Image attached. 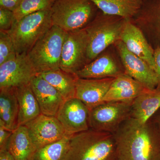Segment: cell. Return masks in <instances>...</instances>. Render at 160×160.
<instances>
[{
    "label": "cell",
    "mask_w": 160,
    "mask_h": 160,
    "mask_svg": "<svg viewBox=\"0 0 160 160\" xmlns=\"http://www.w3.org/2000/svg\"><path fill=\"white\" fill-rule=\"evenodd\" d=\"M113 135L118 160H160V133L152 120L130 117Z\"/></svg>",
    "instance_id": "1"
},
{
    "label": "cell",
    "mask_w": 160,
    "mask_h": 160,
    "mask_svg": "<svg viewBox=\"0 0 160 160\" xmlns=\"http://www.w3.org/2000/svg\"><path fill=\"white\" fill-rule=\"evenodd\" d=\"M64 160H118L113 134L89 129L72 135Z\"/></svg>",
    "instance_id": "2"
},
{
    "label": "cell",
    "mask_w": 160,
    "mask_h": 160,
    "mask_svg": "<svg viewBox=\"0 0 160 160\" xmlns=\"http://www.w3.org/2000/svg\"><path fill=\"white\" fill-rule=\"evenodd\" d=\"M127 20L101 12L85 27L88 37L87 64L97 58L110 45L121 40Z\"/></svg>",
    "instance_id": "3"
},
{
    "label": "cell",
    "mask_w": 160,
    "mask_h": 160,
    "mask_svg": "<svg viewBox=\"0 0 160 160\" xmlns=\"http://www.w3.org/2000/svg\"><path fill=\"white\" fill-rule=\"evenodd\" d=\"M51 9L37 12L16 21L7 32L18 54L27 53L53 26Z\"/></svg>",
    "instance_id": "4"
},
{
    "label": "cell",
    "mask_w": 160,
    "mask_h": 160,
    "mask_svg": "<svg viewBox=\"0 0 160 160\" xmlns=\"http://www.w3.org/2000/svg\"><path fill=\"white\" fill-rule=\"evenodd\" d=\"M67 32L53 26L27 53L38 73L60 69L63 44Z\"/></svg>",
    "instance_id": "5"
},
{
    "label": "cell",
    "mask_w": 160,
    "mask_h": 160,
    "mask_svg": "<svg viewBox=\"0 0 160 160\" xmlns=\"http://www.w3.org/2000/svg\"><path fill=\"white\" fill-rule=\"evenodd\" d=\"M96 7L88 0H56L51 9L52 25L67 32L84 29L91 22Z\"/></svg>",
    "instance_id": "6"
},
{
    "label": "cell",
    "mask_w": 160,
    "mask_h": 160,
    "mask_svg": "<svg viewBox=\"0 0 160 160\" xmlns=\"http://www.w3.org/2000/svg\"><path fill=\"white\" fill-rule=\"evenodd\" d=\"M131 106L122 102H105L93 107L89 110V128L113 134L131 117Z\"/></svg>",
    "instance_id": "7"
},
{
    "label": "cell",
    "mask_w": 160,
    "mask_h": 160,
    "mask_svg": "<svg viewBox=\"0 0 160 160\" xmlns=\"http://www.w3.org/2000/svg\"><path fill=\"white\" fill-rule=\"evenodd\" d=\"M88 37L85 28L67 32L63 44L60 69L75 74L87 64Z\"/></svg>",
    "instance_id": "8"
},
{
    "label": "cell",
    "mask_w": 160,
    "mask_h": 160,
    "mask_svg": "<svg viewBox=\"0 0 160 160\" xmlns=\"http://www.w3.org/2000/svg\"><path fill=\"white\" fill-rule=\"evenodd\" d=\"M37 75L27 53L17 54L0 65V90L15 89L28 85Z\"/></svg>",
    "instance_id": "9"
},
{
    "label": "cell",
    "mask_w": 160,
    "mask_h": 160,
    "mask_svg": "<svg viewBox=\"0 0 160 160\" xmlns=\"http://www.w3.org/2000/svg\"><path fill=\"white\" fill-rule=\"evenodd\" d=\"M115 44L124 66L125 73L141 83L146 89H157V78L147 63L129 51L121 40Z\"/></svg>",
    "instance_id": "10"
},
{
    "label": "cell",
    "mask_w": 160,
    "mask_h": 160,
    "mask_svg": "<svg viewBox=\"0 0 160 160\" xmlns=\"http://www.w3.org/2000/svg\"><path fill=\"white\" fill-rule=\"evenodd\" d=\"M89 110L82 101L76 98L66 100L61 106L56 118L69 135L90 129Z\"/></svg>",
    "instance_id": "11"
},
{
    "label": "cell",
    "mask_w": 160,
    "mask_h": 160,
    "mask_svg": "<svg viewBox=\"0 0 160 160\" xmlns=\"http://www.w3.org/2000/svg\"><path fill=\"white\" fill-rule=\"evenodd\" d=\"M25 126L38 149L61 139L67 134L57 118L42 113Z\"/></svg>",
    "instance_id": "12"
},
{
    "label": "cell",
    "mask_w": 160,
    "mask_h": 160,
    "mask_svg": "<svg viewBox=\"0 0 160 160\" xmlns=\"http://www.w3.org/2000/svg\"><path fill=\"white\" fill-rule=\"evenodd\" d=\"M131 20L155 48L160 47V0H144L139 11Z\"/></svg>",
    "instance_id": "13"
},
{
    "label": "cell",
    "mask_w": 160,
    "mask_h": 160,
    "mask_svg": "<svg viewBox=\"0 0 160 160\" xmlns=\"http://www.w3.org/2000/svg\"><path fill=\"white\" fill-rule=\"evenodd\" d=\"M121 41L129 51L144 60L153 70L154 49L142 31L131 20L126 21Z\"/></svg>",
    "instance_id": "14"
},
{
    "label": "cell",
    "mask_w": 160,
    "mask_h": 160,
    "mask_svg": "<svg viewBox=\"0 0 160 160\" xmlns=\"http://www.w3.org/2000/svg\"><path fill=\"white\" fill-rule=\"evenodd\" d=\"M30 84L39 105L41 113L56 117L66 101L62 95L39 75L35 77Z\"/></svg>",
    "instance_id": "15"
},
{
    "label": "cell",
    "mask_w": 160,
    "mask_h": 160,
    "mask_svg": "<svg viewBox=\"0 0 160 160\" xmlns=\"http://www.w3.org/2000/svg\"><path fill=\"white\" fill-rule=\"evenodd\" d=\"M115 78L88 79L78 78L76 87V98L89 108L104 103L103 99Z\"/></svg>",
    "instance_id": "16"
},
{
    "label": "cell",
    "mask_w": 160,
    "mask_h": 160,
    "mask_svg": "<svg viewBox=\"0 0 160 160\" xmlns=\"http://www.w3.org/2000/svg\"><path fill=\"white\" fill-rule=\"evenodd\" d=\"M146 89L141 83L124 72L115 78L103 102H122L132 104L135 99Z\"/></svg>",
    "instance_id": "17"
},
{
    "label": "cell",
    "mask_w": 160,
    "mask_h": 160,
    "mask_svg": "<svg viewBox=\"0 0 160 160\" xmlns=\"http://www.w3.org/2000/svg\"><path fill=\"white\" fill-rule=\"evenodd\" d=\"M109 54H100L77 72L78 78L88 79L116 78L124 73Z\"/></svg>",
    "instance_id": "18"
},
{
    "label": "cell",
    "mask_w": 160,
    "mask_h": 160,
    "mask_svg": "<svg viewBox=\"0 0 160 160\" xmlns=\"http://www.w3.org/2000/svg\"><path fill=\"white\" fill-rule=\"evenodd\" d=\"M7 149L15 160H34L38 150L25 125L13 131Z\"/></svg>",
    "instance_id": "19"
},
{
    "label": "cell",
    "mask_w": 160,
    "mask_h": 160,
    "mask_svg": "<svg viewBox=\"0 0 160 160\" xmlns=\"http://www.w3.org/2000/svg\"><path fill=\"white\" fill-rule=\"evenodd\" d=\"M160 109V90L146 89L132 104L131 118L146 122Z\"/></svg>",
    "instance_id": "20"
},
{
    "label": "cell",
    "mask_w": 160,
    "mask_h": 160,
    "mask_svg": "<svg viewBox=\"0 0 160 160\" xmlns=\"http://www.w3.org/2000/svg\"><path fill=\"white\" fill-rule=\"evenodd\" d=\"M102 12L109 15L131 20L139 12L143 0H88Z\"/></svg>",
    "instance_id": "21"
},
{
    "label": "cell",
    "mask_w": 160,
    "mask_h": 160,
    "mask_svg": "<svg viewBox=\"0 0 160 160\" xmlns=\"http://www.w3.org/2000/svg\"><path fill=\"white\" fill-rule=\"evenodd\" d=\"M18 104V125H25L41 114V109L30 84L16 89Z\"/></svg>",
    "instance_id": "22"
},
{
    "label": "cell",
    "mask_w": 160,
    "mask_h": 160,
    "mask_svg": "<svg viewBox=\"0 0 160 160\" xmlns=\"http://www.w3.org/2000/svg\"><path fill=\"white\" fill-rule=\"evenodd\" d=\"M38 74L53 86L65 100L76 98V87L78 78L76 75L66 72L61 69Z\"/></svg>",
    "instance_id": "23"
},
{
    "label": "cell",
    "mask_w": 160,
    "mask_h": 160,
    "mask_svg": "<svg viewBox=\"0 0 160 160\" xmlns=\"http://www.w3.org/2000/svg\"><path fill=\"white\" fill-rule=\"evenodd\" d=\"M18 112L16 89L0 90V122L14 131L18 127Z\"/></svg>",
    "instance_id": "24"
},
{
    "label": "cell",
    "mask_w": 160,
    "mask_h": 160,
    "mask_svg": "<svg viewBox=\"0 0 160 160\" xmlns=\"http://www.w3.org/2000/svg\"><path fill=\"white\" fill-rule=\"evenodd\" d=\"M62 138L38 149L34 160H64L69 149L70 136Z\"/></svg>",
    "instance_id": "25"
},
{
    "label": "cell",
    "mask_w": 160,
    "mask_h": 160,
    "mask_svg": "<svg viewBox=\"0 0 160 160\" xmlns=\"http://www.w3.org/2000/svg\"><path fill=\"white\" fill-rule=\"evenodd\" d=\"M56 0H22L18 9L13 12L16 21L31 13L51 9Z\"/></svg>",
    "instance_id": "26"
},
{
    "label": "cell",
    "mask_w": 160,
    "mask_h": 160,
    "mask_svg": "<svg viewBox=\"0 0 160 160\" xmlns=\"http://www.w3.org/2000/svg\"><path fill=\"white\" fill-rule=\"evenodd\" d=\"M17 54L10 35L7 32L0 30V65Z\"/></svg>",
    "instance_id": "27"
},
{
    "label": "cell",
    "mask_w": 160,
    "mask_h": 160,
    "mask_svg": "<svg viewBox=\"0 0 160 160\" xmlns=\"http://www.w3.org/2000/svg\"><path fill=\"white\" fill-rule=\"evenodd\" d=\"M13 12L0 7V30L9 31L15 22Z\"/></svg>",
    "instance_id": "28"
},
{
    "label": "cell",
    "mask_w": 160,
    "mask_h": 160,
    "mask_svg": "<svg viewBox=\"0 0 160 160\" xmlns=\"http://www.w3.org/2000/svg\"><path fill=\"white\" fill-rule=\"evenodd\" d=\"M13 131L9 130L0 122V150L7 149L9 139Z\"/></svg>",
    "instance_id": "29"
},
{
    "label": "cell",
    "mask_w": 160,
    "mask_h": 160,
    "mask_svg": "<svg viewBox=\"0 0 160 160\" xmlns=\"http://www.w3.org/2000/svg\"><path fill=\"white\" fill-rule=\"evenodd\" d=\"M154 59V71L158 81V86L157 89L160 90V47L154 49L153 53Z\"/></svg>",
    "instance_id": "30"
},
{
    "label": "cell",
    "mask_w": 160,
    "mask_h": 160,
    "mask_svg": "<svg viewBox=\"0 0 160 160\" xmlns=\"http://www.w3.org/2000/svg\"><path fill=\"white\" fill-rule=\"evenodd\" d=\"M22 0H0V7L14 12L18 9Z\"/></svg>",
    "instance_id": "31"
},
{
    "label": "cell",
    "mask_w": 160,
    "mask_h": 160,
    "mask_svg": "<svg viewBox=\"0 0 160 160\" xmlns=\"http://www.w3.org/2000/svg\"><path fill=\"white\" fill-rule=\"evenodd\" d=\"M0 160H15L7 149L0 150Z\"/></svg>",
    "instance_id": "32"
},
{
    "label": "cell",
    "mask_w": 160,
    "mask_h": 160,
    "mask_svg": "<svg viewBox=\"0 0 160 160\" xmlns=\"http://www.w3.org/2000/svg\"><path fill=\"white\" fill-rule=\"evenodd\" d=\"M151 120H152V122L156 125L160 133V109L152 116Z\"/></svg>",
    "instance_id": "33"
},
{
    "label": "cell",
    "mask_w": 160,
    "mask_h": 160,
    "mask_svg": "<svg viewBox=\"0 0 160 160\" xmlns=\"http://www.w3.org/2000/svg\"><path fill=\"white\" fill-rule=\"evenodd\" d=\"M143 1H144V0H143Z\"/></svg>",
    "instance_id": "34"
}]
</instances>
